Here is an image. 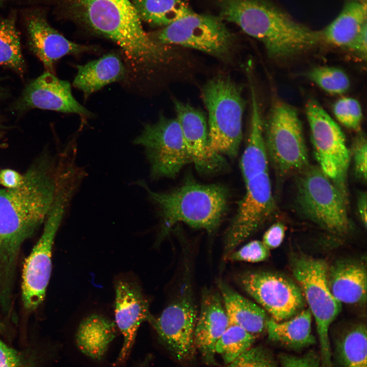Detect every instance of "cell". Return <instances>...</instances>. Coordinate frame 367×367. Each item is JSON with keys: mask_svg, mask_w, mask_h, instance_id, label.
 <instances>
[{"mask_svg": "<svg viewBox=\"0 0 367 367\" xmlns=\"http://www.w3.org/2000/svg\"><path fill=\"white\" fill-rule=\"evenodd\" d=\"M245 183L246 192L224 235L223 258L259 228L272 214L275 203L268 171Z\"/></svg>", "mask_w": 367, "mask_h": 367, "instance_id": "obj_13", "label": "cell"}, {"mask_svg": "<svg viewBox=\"0 0 367 367\" xmlns=\"http://www.w3.org/2000/svg\"><path fill=\"white\" fill-rule=\"evenodd\" d=\"M73 195L61 190L45 220L42 234L25 259L22 275V299L24 307L34 310L43 302L51 271L54 239Z\"/></svg>", "mask_w": 367, "mask_h": 367, "instance_id": "obj_7", "label": "cell"}, {"mask_svg": "<svg viewBox=\"0 0 367 367\" xmlns=\"http://www.w3.org/2000/svg\"><path fill=\"white\" fill-rule=\"evenodd\" d=\"M1 243L0 242V251H1Z\"/></svg>", "mask_w": 367, "mask_h": 367, "instance_id": "obj_46", "label": "cell"}, {"mask_svg": "<svg viewBox=\"0 0 367 367\" xmlns=\"http://www.w3.org/2000/svg\"><path fill=\"white\" fill-rule=\"evenodd\" d=\"M337 121L349 129L360 131L362 112L359 102L355 98L344 97L338 99L333 106Z\"/></svg>", "mask_w": 367, "mask_h": 367, "instance_id": "obj_32", "label": "cell"}, {"mask_svg": "<svg viewBox=\"0 0 367 367\" xmlns=\"http://www.w3.org/2000/svg\"><path fill=\"white\" fill-rule=\"evenodd\" d=\"M239 282L275 321L294 317L305 305L300 287L282 275L267 272H249L242 274Z\"/></svg>", "mask_w": 367, "mask_h": 367, "instance_id": "obj_14", "label": "cell"}, {"mask_svg": "<svg viewBox=\"0 0 367 367\" xmlns=\"http://www.w3.org/2000/svg\"><path fill=\"white\" fill-rule=\"evenodd\" d=\"M133 143L144 148L152 180L174 178L192 162L176 118L161 115L155 123L144 125Z\"/></svg>", "mask_w": 367, "mask_h": 367, "instance_id": "obj_11", "label": "cell"}, {"mask_svg": "<svg viewBox=\"0 0 367 367\" xmlns=\"http://www.w3.org/2000/svg\"><path fill=\"white\" fill-rule=\"evenodd\" d=\"M77 68L73 85L86 96L122 79L125 74V68L120 58L114 53L106 55L85 65H78Z\"/></svg>", "mask_w": 367, "mask_h": 367, "instance_id": "obj_25", "label": "cell"}, {"mask_svg": "<svg viewBox=\"0 0 367 367\" xmlns=\"http://www.w3.org/2000/svg\"><path fill=\"white\" fill-rule=\"evenodd\" d=\"M298 173L296 201L302 214L329 232L347 234L351 228L348 198L319 166L309 165Z\"/></svg>", "mask_w": 367, "mask_h": 367, "instance_id": "obj_5", "label": "cell"}, {"mask_svg": "<svg viewBox=\"0 0 367 367\" xmlns=\"http://www.w3.org/2000/svg\"><path fill=\"white\" fill-rule=\"evenodd\" d=\"M140 19L166 27L194 11L185 0H132Z\"/></svg>", "mask_w": 367, "mask_h": 367, "instance_id": "obj_28", "label": "cell"}, {"mask_svg": "<svg viewBox=\"0 0 367 367\" xmlns=\"http://www.w3.org/2000/svg\"><path fill=\"white\" fill-rule=\"evenodd\" d=\"M251 113L247 146L241 161L245 182L268 171V155L264 129V121L255 88L251 84Z\"/></svg>", "mask_w": 367, "mask_h": 367, "instance_id": "obj_22", "label": "cell"}, {"mask_svg": "<svg viewBox=\"0 0 367 367\" xmlns=\"http://www.w3.org/2000/svg\"><path fill=\"white\" fill-rule=\"evenodd\" d=\"M264 129L268 158L278 175L298 173L309 165L302 123L294 107L274 100Z\"/></svg>", "mask_w": 367, "mask_h": 367, "instance_id": "obj_6", "label": "cell"}, {"mask_svg": "<svg viewBox=\"0 0 367 367\" xmlns=\"http://www.w3.org/2000/svg\"><path fill=\"white\" fill-rule=\"evenodd\" d=\"M269 254L270 250L262 241L254 240L233 251L225 261L258 263L266 260Z\"/></svg>", "mask_w": 367, "mask_h": 367, "instance_id": "obj_34", "label": "cell"}, {"mask_svg": "<svg viewBox=\"0 0 367 367\" xmlns=\"http://www.w3.org/2000/svg\"><path fill=\"white\" fill-rule=\"evenodd\" d=\"M350 154L353 160L355 175L360 180L366 182L367 141L366 136L362 132H359L355 138Z\"/></svg>", "mask_w": 367, "mask_h": 367, "instance_id": "obj_35", "label": "cell"}, {"mask_svg": "<svg viewBox=\"0 0 367 367\" xmlns=\"http://www.w3.org/2000/svg\"><path fill=\"white\" fill-rule=\"evenodd\" d=\"M23 179V175L18 172L5 169L0 171V185L6 188L12 189L19 186Z\"/></svg>", "mask_w": 367, "mask_h": 367, "instance_id": "obj_39", "label": "cell"}, {"mask_svg": "<svg viewBox=\"0 0 367 367\" xmlns=\"http://www.w3.org/2000/svg\"><path fill=\"white\" fill-rule=\"evenodd\" d=\"M58 14L115 42L139 69L169 63V45L154 41L144 30L129 0H54Z\"/></svg>", "mask_w": 367, "mask_h": 367, "instance_id": "obj_1", "label": "cell"}, {"mask_svg": "<svg viewBox=\"0 0 367 367\" xmlns=\"http://www.w3.org/2000/svg\"><path fill=\"white\" fill-rule=\"evenodd\" d=\"M115 334L116 324L113 322L102 316L93 314L80 324L76 342L84 354L99 359L105 354Z\"/></svg>", "mask_w": 367, "mask_h": 367, "instance_id": "obj_26", "label": "cell"}, {"mask_svg": "<svg viewBox=\"0 0 367 367\" xmlns=\"http://www.w3.org/2000/svg\"><path fill=\"white\" fill-rule=\"evenodd\" d=\"M311 322L312 314L308 308L285 321L277 322L269 318L266 331L272 342L289 349L299 351L316 343L311 333Z\"/></svg>", "mask_w": 367, "mask_h": 367, "instance_id": "obj_24", "label": "cell"}, {"mask_svg": "<svg viewBox=\"0 0 367 367\" xmlns=\"http://www.w3.org/2000/svg\"><path fill=\"white\" fill-rule=\"evenodd\" d=\"M25 21L30 47L49 72H53L55 63L63 56L93 50L66 39L49 24L41 10L28 12Z\"/></svg>", "mask_w": 367, "mask_h": 367, "instance_id": "obj_16", "label": "cell"}, {"mask_svg": "<svg viewBox=\"0 0 367 367\" xmlns=\"http://www.w3.org/2000/svg\"><path fill=\"white\" fill-rule=\"evenodd\" d=\"M367 196L366 192H360L357 197V209L359 218L365 228L366 227Z\"/></svg>", "mask_w": 367, "mask_h": 367, "instance_id": "obj_41", "label": "cell"}, {"mask_svg": "<svg viewBox=\"0 0 367 367\" xmlns=\"http://www.w3.org/2000/svg\"><path fill=\"white\" fill-rule=\"evenodd\" d=\"M17 107L20 110L38 108L85 116L91 115L74 98L70 83L48 71L27 86Z\"/></svg>", "mask_w": 367, "mask_h": 367, "instance_id": "obj_17", "label": "cell"}, {"mask_svg": "<svg viewBox=\"0 0 367 367\" xmlns=\"http://www.w3.org/2000/svg\"><path fill=\"white\" fill-rule=\"evenodd\" d=\"M285 227L281 222L272 225L264 233L262 242L270 250L279 247L284 238Z\"/></svg>", "mask_w": 367, "mask_h": 367, "instance_id": "obj_37", "label": "cell"}, {"mask_svg": "<svg viewBox=\"0 0 367 367\" xmlns=\"http://www.w3.org/2000/svg\"><path fill=\"white\" fill-rule=\"evenodd\" d=\"M19 357L17 352L0 339V367H18Z\"/></svg>", "mask_w": 367, "mask_h": 367, "instance_id": "obj_38", "label": "cell"}, {"mask_svg": "<svg viewBox=\"0 0 367 367\" xmlns=\"http://www.w3.org/2000/svg\"><path fill=\"white\" fill-rule=\"evenodd\" d=\"M115 323L123 336V343L115 364L124 362L128 356L142 323L152 317L148 302L140 286L136 282L118 281L115 285Z\"/></svg>", "mask_w": 367, "mask_h": 367, "instance_id": "obj_15", "label": "cell"}, {"mask_svg": "<svg viewBox=\"0 0 367 367\" xmlns=\"http://www.w3.org/2000/svg\"><path fill=\"white\" fill-rule=\"evenodd\" d=\"M328 267L323 259L302 254L294 255L291 260L293 275L314 318L320 350L324 351L330 348L329 327L341 310V303L328 285Z\"/></svg>", "mask_w": 367, "mask_h": 367, "instance_id": "obj_10", "label": "cell"}, {"mask_svg": "<svg viewBox=\"0 0 367 367\" xmlns=\"http://www.w3.org/2000/svg\"><path fill=\"white\" fill-rule=\"evenodd\" d=\"M2 94H3V90H2V88L0 86V98L2 96Z\"/></svg>", "mask_w": 367, "mask_h": 367, "instance_id": "obj_44", "label": "cell"}, {"mask_svg": "<svg viewBox=\"0 0 367 367\" xmlns=\"http://www.w3.org/2000/svg\"><path fill=\"white\" fill-rule=\"evenodd\" d=\"M149 35L161 44L180 45L224 59L232 53L236 42L220 16L195 12Z\"/></svg>", "mask_w": 367, "mask_h": 367, "instance_id": "obj_8", "label": "cell"}, {"mask_svg": "<svg viewBox=\"0 0 367 367\" xmlns=\"http://www.w3.org/2000/svg\"><path fill=\"white\" fill-rule=\"evenodd\" d=\"M256 337L238 326L229 325L216 344V353L228 364L251 348Z\"/></svg>", "mask_w": 367, "mask_h": 367, "instance_id": "obj_30", "label": "cell"}, {"mask_svg": "<svg viewBox=\"0 0 367 367\" xmlns=\"http://www.w3.org/2000/svg\"><path fill=\"white\" fill-rule=\"evenodd\" d=\"M305 112L319 167L348 198L347 176L351 154L345 135L317 100H309Z\"/></svg>", "mask_w": 367, "mask_h": 367, "instance_id": "obj_9", "label": "cell"}, {"mask_svg": "<svg viewBox=\"0 0 367 367\" xmlns=\"http://www.w3.org/2000/svg\"><path fill=\"white\" fill-rule=\"evenodd\" d=\"M226 367H278L276 360L268 348L259 346L245 351Z\"/></svg>", "mask_w": 367, "mask_h": 367, "instance_id": "obj_33", "label": "cell"}, {"mask_svg": "<svg viewBox=\"0 0 367 367\" xmlns=\"http://www.w3.org/2000/svg\"><path fill=\"white\" fill-rule=\"evenodd\" d=\"M9 1V0H0V4H2L3 3H4L6 1Z\"/></svg>", "mask_w": 367, "mask_h": 367, "instance_id": "obj_45", "label": "cell"}, {"mask_svg": "<svg viewBox=\"0 0 367 367\" xmlns=\"http://www.w3.org/2000/svg\"><path fill=\"white\" fill-rule=\"evenodd\" d=\"M365 27L366 2L348 1L337 16L320 31L321 42L348 49Z\"/></svg>", "mask_w": 367, "mask_h": 367, "instance_id": "obj_21", "label": "cell"}, {"mask_svg": "<svg viewBox=\"0 0 367 367\" xmlns=\"http://www.w3.org/2000/svg\"><path fill=\"white\" fill-rule=\"evenodd\" d=\"M229 325L238 326L256 336L266 330L269 318L260 306L243 297L222 281L218 282Z\"/></svg>", "mask_w": 367, "mask_h": 367, "instance_id": "obj_23", "label": "cell"}, {"mask_svg": "<svg viewBox=\"0 0 367 367\" xmlns=\"http://www.w3.org/2000/svg\"><path fill=\"white\" fill-rule=\"evenodd\" d=\"M0 65L9 67L21 74L24 71L20 36L13 15L0 17Z\"/></svg>", "mask_w": 367, "mask_h": 367, "instance_id": "obj_29", "label": "cell"}, {"mask_svg": "<svg viewBox=\"0 0 367 367\" xmlns=\"http://www.w3.org/2000/svg\"><path fill=\"white\" fill-rule=\"evenodd\" d=\"M135 183L144 189L159 208L161 219L159 242L178 223L213 233L227 208L228 192L220 184H202L190 180L171 191L156 192L144 180Z\"/></svg>", "mask_w": 367, "mask_h": 367, "instance_id": "obj_3", "label": "cell"}, {"mask_svg": "<svg viewBox=\"0 0 367 367\" xmlns=\"http://www.w3.org/2000/svg\"><path fill=\"white\" fill-rule=\"evenodd\" d=\"M348 49L357 54L362 59H366L367 53V27L363 28Z\"/></svg>", "mask_w": 367, "mask_h": 367, "instance_id": "obj_40", "label": "cell"}, {"mask_svg": "<svg viewBox=\"0 0 367 367\" xmlns=\"http://www.w3.org/2000/svg\"><path fill=\"white\" fill-rule=\"evenodd\" d=\"M70 163L65 152L58 159L45 155L28 169L19 186L0 189L1 248L16 251L45 221Z\"/></svg>", "mask_w": 367, "mask_h": 367, "instance_id": "obj_2", "label": "cell"}, {"mask_svg": "<svg viewBox=\"0 0 367 367\" xmlns=\"http://www.w3.org/2000/svg\"><path fill=\"white\" fill-rule=\"evenodd\" d=\"M281 367H320V355L313 350L302 356L281 353L278 356Z\"/></svg>", "mask_w": 367, "mask_h": 367, "instance_id": "obj_36", "label": "cell"}, {"mask_svg": "<svg viewBox=\"0 0 367 367\" xmlns=\"http://www.w3.org/2000/svg\"><path fill=\"white\" fill-rule=\"evenodd\" d=\"M229 325L219 292L204 290L195 328L194 343L196 350L199 351L205 364H216L215 345Z\"/></svg>", "mask_w": 367, "mask_h": 367, "instance_id": "obj_18", "label": "cell"}, {"mask_svg": "<svg viewBox=\"0 0 367 367\" xmlns=\"http://www.w3.org/2000/svg\"><path fill=\"white\" fill-rule=\"evenodd\" d=\"M202 96L208 112L211 151L217 156L235 158L242 139L246 103L241 87L228 76L220 75L204 85Z\"/></svg>", "mask_w": 367, "mask_h": 367, "instance_id": "obj_4", "label": "cell"}, {"mask_svg": "<svg viewBox=\"0 0 367 367\" xmlns=\"http://www.w3.org/2000/svg\"><path fill=\"white\" fill-rule=\"evenodd\" d=\"M197 316L192 285L187 278L160 316H152L148 322L163 345L179 362L189 361L194 356V333Z\"/></svg>", "mask_w": 367, "mask_h": 367, "instance_id": "obj_12", "label": "cell"}, {"mask_svg": "<svg viewBox=\"0 0 367 367\" xmlns=\"http://www.w3.org/2000/svg\"><path fill=\"white\" fill-rule=\"evenodd\" d=\"M176 118L192 163L200 171H211L221 163V156L213 154L208 146V127L203 113L188 103L174 101Z\"/></svg>", "mask_w": 367, "mask_h": 367, "instance_id": "obj_19", "label": "cell"}, {"mask_svg": "<svg viewBox=\"0 0 367 367\" xmlns=\"http://www.w3.org/2000/svg\"><path fill=\"white\" fill-rule=\"evenodd\" d=\"M327 283L340 303L360 304L366 301V269L361 262L339 260L328 267Z\"/></svg>", "mask_w": 367, "mask_h": 367, "instance_id": "obj_20", "label": "cell"}, {"mask_svg": "<svg viewBox=\"0 0 367 367\" xmlns=\"http://www.w3.org/2000/svg\"><path fill=\"white\" fill-rule=\"evenodd\" d=\"M366 327L353 324L338 334L334 342L337 367H366Z\"/></svg>", "mask_w": 367, "mask_h": 367, "instance_id": "obj_27", "label": "cell"}, {"mask_svg": "<svg viewBox=\"0 0 367 367\" xmlns=\"http://www.w3.org/2000/svg\"><path fill=\"white\" fill-rule=\"evenodd\" d=\"M307 76L321 89L330 94L344 93L348 91L350 85L346 73L335 67H313L308 71Z\"/></svg>", "mask_w": 367, "mask_h": 367, "instance_id": "obj_31", "label": "cell"}, {"mask_svg": "<svg viewBox=\"0 0 367 367\" xmlns=\"http://www.w3.org/2000/svg\"><path fill=\"white\" fill-rule=\"evenodd\" d=\"M134 367H149V361L145 359L143 361L137 364Z\"/></svg>", "mask_w": 367, "mask_h": 367, "instance_id": "obj_42", "label": "cell"}, {"mask_svg": "<svg viewBox=\"0 0 367 367\" xmlns=\"http://www.w3.org/2000/svg\"><path fill=\"white\" fill-rule=\"evenodd\" d=\"M348 1H357V2H366V0H348Z\"/></svg>", "mask_w": 367, "mask_h": 367, "instance_id": "obj_43", "label": "cell"}]
</instances>
